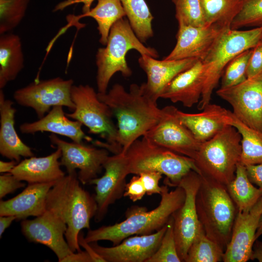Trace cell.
Wrapping results in <instances>:
<instances>
[{
  "label": "cell",
  "mask_w": 262,
  "mask_h": 262,
  "mask_svg": "<svg viewBox=\"0 0 262 262\" xmlns=\"http://www.w3.org/2000/svg\"><path fill=\"white\" fill-rule=\"evenodd\" d=\"M98 94L116 119L115 154L124 153L134 141L155 126L163 115V108L158 107L157 101L146 92L142 84H131L127 91L116 83L108 92Z\"/></svg>",
  "instance_id": "6da1fadb"
},
{
  "label": "cell",
  "mask_w": 262,
  "mask_h": 262,
  "mask_svg": "<svg viewBox=\"0 0 262 262\" xmlns=\"http://www.w3.org/2000/svg\"><path fill=\"white\" fill-rule=\"evenodd\" d=\"M162 187L161 200L156 208L148 211L144 206H131L126 211L123 221L88 229L85 241L88 243L108 241L115 246L130 236L150 234L162 229L182 205L185 198V191L181 187L177 186L170 191L167 185Z\"/></svg>",
  "instance_id": "7a4b0ae2"
},
{
  "label": "cell",
  "mask_w": 262,
  "mask_h": 262,
  "mask_svg": "<svg viewBox=\"0 0 262 262\" xmlns=\"http://www.w3.org/2000/svg\"><path fill=\"white\" fill-rule=\"evenodd\" d=\"M76 172L58 180L49 192L46 209L66 225L65 238L73 252L81 251L78 236L84 229H90V220L97 211L94 195L82 188Z\"/></svg>",
  "instance_id": "3957f363"
},
{
  "label": "cell",
  "mask_w": 262,
  "mask_h": 262,
  "mask_svg": "<svg viewBox=\"0 0 262 262\" xmlns=\"http://www.w3.org/2000/svg\"><path fill=\"white\" fill-rule=\"evenodd\" d=\"M200 177L196 199L198 219L206 235L225 251L231 238L237 210L226 185Z\"/></svg>",
  "instance_id": "277c9868"
},
{
  "label": "cell",
  "mask_w": 262,
  "mask_h": 262,
  "mask_svg": "<svg viewBox=\"0 0 262 262\" xmlns=\"http://www.w3.org/2000/svg\"><path fill=\"white\" fill-rule=\"evenodd\" d=\"M106 47L99 48L96 55L98 93L104 94L113 75L120 72L129 77L132 71L128 66L126 55L129 50L135 49L141 55L154 58L159 57L154 49L143 45L135 34L128 20L122 18L111 27Z\"/></svg>",
  "instance_id": "5b68a950"
},
{
  "label": "cell",
  "mask_w": 262,
  "mask_h": 262,
  "mask_svg": "<svg viewBox=\"0 0 262 262\" xmlns=\"http://www.w3.org/2000/svg\"><path fill=\"white\" fill-rule=\"evenodd\" d=\"M241 152V134L229 124L202 143L193 160L199 175L226 185L235 177Z\"/></svg>",
  "instance_id": "8992f818"
},
{
  "label": "cell",
  "mask_w": 262,
  "mask_h": 262,
  "mask_svg": "<svg viewBox=\"0 0 262 262\" xmlns=\"http://www.w3.org/2000/svg\"><path fill=\"white\" fill-rule=\"evenodd\" d=\"M262 38V26L248 30L229 28L222 32L201 60L206 67V79L198 110H203L210 103L213 91L228 63L241 52L253 48Z\"/></svg>",
  "instance_id": "52a82bcc"
},
{
  "label": "cell",
  "mask_w": 262,
  "mask_h": 262,
  "mask_svg": "<svg viewBox=\"0 0 262 262\" xmlns=\"http://www.w3.org/2000/svg\"><path fill=\"white\" fill-rule=\"evenodd\" d=\"M122 153L127 159L129 174L158 172L166 176L164 182L168 186L175 187L191 170L197 173L192 159L152 144L144 137L134 141Z\"/></svg>",
  "instance_id": "ba28073f"
},
{
  "label": "cell",
  "mask_w": 262,
  "mask_h": 262,
  "mask_svg": "<svg viewBox=\"0 0 262 262\" xmlns=\"http://www.w3.org/2000/svg\"><path fill=\"white\" fill-rule=\"evenodd\" d=\"M71 94L75 109L66 114V116L79 121L89 129V133L98 135L105 140H95L94 145L115 154L117 128L110 107L99 99L98 93L88 84L73 85Z\"/></svg>",
  "instance_id": "9c48e42d"
},
{
  "label": "cell",
  "mask_w": 262,
  "mask_h": 262,
  "mask_svg": "<svg viewBox=\"0 0 262 262\" xmlns=\"http://www.w3.org/2000/svg\"><path fill=\"white\" fill-rule=\"evenodd\" d=\"M73 85V80L60 77L35 81L15 91L13 98L19 105L33 110L40 118L54 106L74 110L71 94Z\"/></svg>",
  "instance_id": "30bf717a"
},
{
  "label": "cell",
  "mask_w": 262,
  "mask_h": 262,
  "mask_svg": "<svg viewBox=\"0 0 262 262\" xmlns=\"http://www.w3.org/2000/svg\"><path fill=\"white\" fill-rule=\"evenodd\" d=\"M200 181V175L191 170L175 186L182 187L185 193L183 204L172 215L177 249L181 262L184 261L192 243L202 228L196 204Z\"/></svg>",
  "instance_id": "8fae6325"
},
{
  "label": "cell",
  "mask_w": 262,
  "mask_h": 262,
  "mask_svg": "<svg viewBox=\"0 0 262 262\" xmlns=\"http://www.w3.org/2000/svg\"><path fill=\"white\" fill-rule=\"evenodd\" d=\"M49 139L54 146L61 150V165L66 168L67 174L74 173L78 169V178L83 185L89 184L98 178L109 156V151L104 148L67 142L52 133Z\"/></svg>",
  "instance_id": "7c38bea8"
},
{
  "label": "cell",
  "mask_w": 262,
  "mask_h": 262,
  "mask_svg": "<svg viewBox=\"0 0 262 262\" xmlns=\"http://www.w3.org/2000/svg\"><path fill=\"white\" fill-rule=\"evenodd\" d=\"M232 108V114L248 127L262 131V71L236 85L216 92Z\"/></svg>",
  "instance_id": "4fadbf2b"
},
{
  "label": "cell",
  "mask_w": 262,
  "mask_h": 262,
  "mask_svg": "<svg viewBox=\"0 0 262 262\" xmlns=\"http://www.w3.org/2000/svg\"><path fill=\"white\" fill-rule=\"evenodd\" d=\"M163 110L159 122L142 137L152 144L193 159L201 143L180 121L176 107L167 106Z\"/></svg>",
  "instance_id": "5bb4252c"
},
{
  "label": "cell",
  "mask_w": 262,
  "mask_h": 262,
  "mask_svg": "<svg viewBox=\"0 0 262 262\" xmlns=\"http://www.w3.org/2000/svg\"><path fill=\"white\" fill-rule=\"evenodd\" d=\"M104 174L92 180L89 184L95 186V199L97 211L94 216L100 222L106 215L109 206L124 196L129 175L126 156L122 152L109 156L103 165Z\"/></svg>",
  "instance_id": "9a60e30c"
},
{
  "label": "cell",
  "mask_w": 262,
  "mask_h": 262,
  "mask_svg": "<svg viewBox=\"0 0 262 262\" xmlns=\"http://www.w3.org/2000/svg\"><path fill=\"white\" fill-rule=\"evenodd\" d=\"M20 226L22 233L29 242L47 246L58 262L73 252L65 238L66 224L51 212L47 210L33 219L23 220Z\"/></svg>",
  "instance_id": "2e32d148"
},
{
  "label": "cell",
  "mask_w": 262,
  "mask_h": 262,
  "mask_svg": "<svg viewBox=\"0 0 262 262\" xmlns=\"http://www.w3.org/2000/svg\"><path fill=\"white\" fill-rule=\"evenodd\" d=\"M166 228L167 224L150 234L130 236L112 247L89 243L105 262H147L157 250Z\"/></svg>",
  "instance_id": "e0dca14e"
},
{
  "label": "cell",
  "mask_w": 262,
  "mask_h": 262,
  "mask_svg": "<svg viewBox=\"0 0 262 262\" xmlns=\"http://www.w3.org/2000/svg\"><path fill=\"white\" fill-rule=\"evenodd\" d=\"M262 215V196L248 212L237 211L230 240L224 251V262H246L250 256Z\"/></svg>",
  "instance_id": "ac0fdd59"
},
{
  "label": "cell",
  "mask_w": 262,
  "mask_h": 262,
  "mask_svg": "<svg viewBox=\"0 0 262 262\" xmlns=\"http://www.w3.org/2000/svg\"><path fill=\"white\" fill-rule=\"evenodd\" d=\"M225 29L214 24L201 27L179 25L176 44L164 59L196 58L201 60Z\"/></svg>",
  "instance_id": "d6986e66"
},
{
  "label": "cell",
  "mask_w": 262,
  "mask_h": 262,
  "mask_svg": "<svg viewBox=\"0 0 262 262\" xmlns=\"http://www.w3.org/2000/svg\"><path fill=\"white\" fill-rule=\"evenodd\" d=\"M198 60L200 59L191 58L178 60H158L147 55H141L138 63L147 76V82L142 83L145 91L157 101L168 84Z\"/></svg>",
  "instance_id": "ffe728a7"
},
{
  "label": "cell",
  "mask_w": 262,
  "mask_h": 262,
  "mask_svg": "<svg viewBox=\"0 0 262 262\" xmlns=\"http://www.w3.org/2000/svg\"><path fill=\"white\" fill-rule=\"evenodd\" d=\"M206 79V67L198 60L192 66L178 75L164 88L160 98L180 102L190 108L201 98Z\"/></svg>",
  "instance_id": "44dd1931"
},
{
  "label": "cell",
  "mask_w": 262,
  "mask_h": 262,
  "mask_svg": "<svg viewBox=\"0 0 262 262\" xmlns=\"http://www.w3.org/2000/svg\"><path fill=\"white\" fill-rule=\"evenodd\" d=\"M28 184L16 196L0 201V216L13 215L16 220L37 217L47 210V197L50 189L57 182Z\"/></svg>",
  "instance_id": "7402d4cb"
},
{
  "label": "cell",
  "mask_w": 262,
  "mask_h": 262,
  "mask_svg": "<svg viewBox=\"0 0 262 262\" xmlns=\"http://www.w3.org/2000/svg\"><path fill=\"white\" fill-rule=\"evenodd\" d=\"M70 119L64 112L63 106H54L37 120L21 124L19 130L24 134L49 132L66 137L77 143H83L84 140L92 142V138L82 130V124L78 121Z\"/></svg>",
  "instance_id": "603a6c76"
},
{
  "label": "cell",
  "mask_w": 262,
  "mask_h": 262,
  "mask_svg": "<svg viewBox=\"0 0 262 262\" xmlns=\"http://www.w3.org/2000/svg\"><path fill=\"white\" fill-rule=\"evenodd\" d=\"M198 113H187L178 109L182 124L201 143L206 141L229 125L231 111L220 105L209 103Z\"/></svg>",
  "instance_id": "cb8c5ba5"
},
{
  "label": "cell",
  "mask_w": 262,
  "mask_h": 262,
  "mask_svg": "<svg viewBox=\"0 0 262 262\" xmlns=\"http://www.w3.org/2000/svg\"><path fill=\"white\" fill-rule=\"evenodd\" d=\"M16 110L13 102L5 98L0 90V154L10 160L19 163L21 157L33 156L32 148L25 144L15 129Z\"/></svg>",
  "instance_id": "d4e9b609"
},
{
  "label": "cell",
  "mask_w": 262,
  "mask_h": 262,
  "mask_svg": "<svg viewBox=\"0 0 262 262\" xmlns=\"http://www.w3.org/2000/svg\"><path fill=\"white\" fill-rule=\"evenodd\" d=\"M61 155V150L56 148L45 157L26 158L18 163L11 173L28 184L57 181L66 176L60 167Z\"/></svg>",
  "instance_id": "484cf974"
},
{
  "label": "cell",
  "mask_w": 262,
  "mask_h": 262,
  "mask_svg": "<svg viewBox=\"0 0 262 262\" xmlns=\"http://www.w3.org/2000/svg\"><path fill=\"white\" fill-rule=\"evenodd\" d=\"M24 54L19 36L8 33L0 36V89L14 81L24 67Z\"/></svg>",
  "instance_id": "4316f807"
},
{
  "label": "cell",
  "mask_w": 262,
  "mask_h": 262,
  "mask_svg": "<svg viewBox=\"0 0 262 262\" xmlns=\"http://www.w3.org/2000/svg\"><path fill=\"white\" fill-rule=\"evenodd\" d=\"M226 187L239 212L249 211L262 196V190L254 186L248 178L246 166L240 163L234 179Z\"/></svg>",
  "instance_id": "83f0119b"
},
{
  "label": "cell",
  "mask_w": 262,
  "mask_h": 262,
  "mask_svg": "<svg viewBox=\"0 0 262 262\" xmlns=\"http://www.w3.org/2000/svg\"><path fill=\"white\" fill-rule=\"evenodd\" d=\"M97 1L95 7L76 18L89 16L94 18L98 24V30L100 35L99 41L105 46L112 26L126 15L120 0H97Z\"/></svg>",
  "instance_id": "f1b7e54d"
},
{
  "label": "cell",
  "mask_w": 262,
  "mask_h": 262,
  "mask_svg": "<svg viewBox=\"0 0 262 262\" xmlns=\"http://www.w3.org/2000/svg\"><path fill=\"white\" fill-rule=\"evenodd\" d=\"M229 124L234 127L241 136L240 163L244 166L262 164V131L248 127L231 112Z\"/></svg>",
  "instance_id": "f546056e"
},
{
  "label": "cell",
  "mask_w": 262,
  "mask_h": 262,
  "mask_svg": "<svg viewBox=\"0 0 262 262\" xmlns=\"http://www.w3.org/2000/svg\"><path fill=\"white\" fill-rule=\"evenodd\" d=\"M200 0L206 26L214 24L229 28L241 10L245 0Z\"/></svg>",
  "instance_id": "4dcf8cb0"
},
{
  "label": "cell",
  "mask_w": 262,
  "mask_h": 262,
  "mask_svg": "<svg viewBox=\"0 0 262 262\" xmlns=\"http://www.w3.org/2000/svg\"><path fill=\"white\" fill-rule=\"evenodd\" d=\"M129 22L135 34L142 42L153 36V19L145 0H120Z\"/></svg>",
  "instance_id": "1f68e13d"
},
{
  "label": "cell",
  "mask_w": 262,
  "mask_h": 262,
  "mask_svg": "<svg viewBox=\"0 0 262 262\" xmlns=\"http://www.w3.org/2000/svg\"><path fill=\"white\" fill-rule=\"evenodd\" d=\"M224 253V250L206 235L202 227L192 243L184 262H221Z\"/></svg>",
  "instance_id": "d6a6232c"
},
{
  "label": "cell",
  "mask_w": 262,
  "mask_h": 262,
  "mask_svg": "<svg viewBox=\"0 0 262 262\" xmlns=\"http://www.w3.org/2000/svg\"><path fill=\"white\" fill-rule=\"evenodd\" d=\"M30 0H0V34L16 28L25 16Z\"/></svg>",
  "instance_id": "836d02e7"
},
{
  "label": "cell",
  "mask_w": 262,
  "mask_h": 262,
  "mask_svg": "<svg viewBox=\"0 0 262 262\" xmlns=\"http://www.w3.org/2000/svg\"><path fill=\"white\" fill-rule=\"evenodd\" d=\"M175 5L179 25L201 27L206 26L200 0H172Z\"/></svg>",
  "instance_id": "e575fe53"
},
{
  "label": "cell",
  "mask_w": 262,
  "mask_h": 262,
  "mask_svg": "<svg viewBox=\"0 0 262 262\" xmlns=\"http://www.w3.org/2000/svg\"><path fill=\"white\" fill-rule=\"evenodd\" d=\"M252 50L253 48L241 52L228 63L222 74L220 88L236 85L247 79L246 69Z\"/></svg>",
  "instance_id": "d590c367"
},
{
  "label": "cell",
  "mask_w": 262,
  "mask_h": 262,
  "mask_svg": "<svg viewBox=\"0 0 262 262\" xmlns=\"http://www.w3.org/2000/svg\"><path fill=\"white\" fill-rule=\"evenodd\" d=\"M179 256L173 229V218L171 216L160 244L153 255L147 262H180Z\"/></svg>",
  "instance_id": "8d00e7d4"
},
{
  "label": "cell",
  "mask_w": 262,
  "mask_h": 262,
  "mask_svg": "<svg viewBox=\"0 0 262 262\" xmlns=\"http://www.w3.org/2000/svg\"><path fill=\"white\" fill-rule=\"evenodd\" d=\"M262 26V0H245L242 8L231 24L232 29Z\"/></svg>",
  "instance_id": "74e56055"
},
{
  "label": "cell",
  "mask_w": 262,
  "mask_h": 262,
  "mask_svg": "<svg viewBox=\"0 0 262 262\" xmlns=\"http://www.w3.org/2000/svg\"><path fill=\"white\" fill-rule=\"evenodd\" d=\"M146 191V194L151 196L160 194L162 187L159 185V181L162 178V174L158 172L146 171L139 174Z\"/></svg>",
  "instance_id": "f35d334b"
},
{
  "label": "cell",
  "mask_w": 262,
  "mask_h": 262,
  "mask_svg": "<svg viewBox=\"0 0 262 262\" xmlns=\"http://www.w3.org/2000/svg\"><path fill=\"white\" fill-rule=\"evenodd\" d=\"M25 183L11 173H3L0 175V198L1 199L8 194L17 189L24 187Z\"/></svg>",
  "instance_id": "ab89813d"
},
{
  "label": "cell",
  "mask_w": 262,
  "mask_h": 262,
  "mask_svg": "<svg viewBox=\"0 0 262 262\" xmlns=\"http://www.w3.org/2000/svg\"><path fill=\"white\" fill-rule=\"evenodd\" d=\"M146 194V191L139 175L133 176L127 183L124 197H128L133 202L141 200Z\"/></svg>",
  "instance_id": "60d3db41"
},
{
  "label": "cell",
  "mask_w": 262,
  "mask_h": 262,
  "mask_svg": "<svg viewBox=\"0 0 262 262\" xmlns=\"http://www.w3.org/2000/svg\"><path fill=\"white\" fill-rule=\"evenodd\" d=\"M262 71V40L253 48L249 60L246 75L249 78L257 75Z\"/></svg>",
  "instance_id": "b9f144b4"
},
{
  "label": "cell",
  "mask_w": 262,
  "mask_h": 262,
  "mask_svg": "<svg viewBox=\"0 0 262 262\" xmlns=\"http://www.w3.org/2000/svg\"><path fill=\"white\" fill-rule=\"evenodd\" d=\"M250 181L262 190V164L246 166Z\"/></svg>",
  "instance_id": "7bdbcfd3"
},
{
  "label": "cell",
  "mask_w": 262,
  "mask_h": 262,
  "mask_svg": "<svg viewBox=\"0 0 262 262\" xmlns=\"http://www.w3.org/2000/svg\"><path fill=\"white\" fill-rule=\"evenodd\" d=\"M95 0H66L59 3L55 6L54 11H57L62 10L66 7L78 3H82V12L85 13L88 12L91 9V5Z\"/></svg>",
  "instance_id": "ee69618b"
},
{
  "label": "cell",
  "mask_w": 262,
  "mask_h": 262,
  "mask_svg": "<svg viewBox=\"0 0 262 262\" xmlns=\"http://www.w3.org/2000/svg\"><path fill=\"white\" fill-rule=\"evenodd\" d=\"M78 243L80 246L83 247L85 250L89 254L93 262H105L104 260L95 251L90 243L85 241L83 234L81 232L78 236Z\"/></svg>",
  "instance_id": "f6af8a7d"
},
{
  "label": "cell",
  "mask_w": 262,
  "mask_h": 262,
  "mask_svg": "<svg viewBox=\"0 0 262 262\" xmlns=\"http://www.w3.org/2000/svg\"><path fill=\"white\" fill-rule=\"evenodd\" d=\"M61 262H93V261L85 250H81L72 252L65 257Z\"/></svg>",
  "instance_id": "bcb514c9"
},
{
  "label": "cell",
  "mask_w": 262,
  "mask_h": 262,
  "mask_svg": "<svg viewBox=\"0 0 262 262\" xmlns=\"http://www.w3.org/2000/svg\"><path fill=\"white\" fill-rule=\"evenodd\" d=\"M250 260H257L259 262H262V241L257 239L254 242L250 256Z\"/></svg>",
  "instance_id": "7dc6e473"
},
{
  "label": "cell",
  "mask_w": 262,
  "mask_h": 262,
  "mask_svg": "<svg viewBox=\"0 0 262 262\" xmlns=\"http://www.w3.org/2000/svg\"><path fill=\"white\" fill-rule=\"evenodd\" d=\"M16 220L13 215L0 216V237L1 238L5 230L11 225L12 223Z\"/></svg>",
  "instance_id": "c3c4849f"
},
{
  "label": "cell",
  "mask_w": 262,
  "mask_h": 262,
  "mask_svg": "<svg viewBox=\"0 0 262 262\" xmlns=\"http://www.w3.org/2000/svg\"><path fill=\"white\" fill-rule=\"evenodd\" d=\"M17 164L18 163L14 160H11L9 162L0 160V173L2 174L11 173Z\"/></svg>",
  "instance_id": "681fc988"
},
{
  "label": "cell",
  "mask_w": 262,
  "mask_h": 262,
  "mask_svg": "<svg viewBox=\"0 0 262 262\" xmlns=\"http://www.w3.org/2000/svg\"><path fill=\"white\" fill-rule=\"evenodd\" d=\"M262 235V215L260 218L259 226L255 234V241Z\"/></svg>",
  "instance_id": "f907efd6"
},
{
  "label": "cell",
  "mask_w": 262,
  "mask_h": 262,
  "mask_svg": "<svg viewBox=\"0 0 262 262\" xmlns=\"http://www.w3.org/2000/svg\"></svg>",
  "instance_id": "816d5d0a"
}]
</instances>
